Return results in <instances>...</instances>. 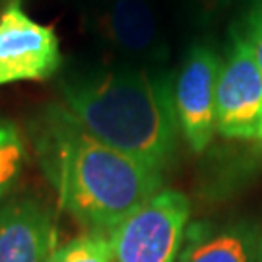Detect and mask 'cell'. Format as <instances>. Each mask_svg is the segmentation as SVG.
Returning a JSON list of instances; mask_svg holds the SVG:
<instances>
[{
    "instance_id": "1",
    "label": "cell",
    "mask_w": 262,
    "mask_h": 262,
    "mask_svg": "<svg viewBox=\"0 0 262 262\" xmlns=\"http://www.w3.org/2000/svg\"><path fill=\"white\" fill-rule=\"evenodd\" d=\"M37 154L60 206L88 233L109 235L163 188V173L115 150L51 107L37 122Z\"/></svg>"
},
{
    "instance_id": "2",
    "label": "cell",
    "mask_w": 262,
    "mask_h": 262,
    "mask_svg": "<svg viewBox=\"0 0 262 262\" xmlns=\"http://www.w3.org/2000/svg\"><path fill=\"white\" fill-rule=\"evenodd\" d=\"M64 109L88 134L142 163L165 171L177 151L173 85L144 66L64 78Z\"/></svg>"
},
{
    "instance_id": "3",
    "label": "cell",
    "mask_w": 262,
    "mask_h": 262,
    "mask_svg": "<svg viewBox=\"0 0 262 262\" xmlns=\"http://www.w3.org/2000/svg\"><path fill=\"white\" fill-rule=\"evenodd\" d=\"M188 217V198L161 188L109 233L115 262H177Z\"/></svg>"
},
{
    "instance_id": "4",
    "label": "cell",
    "mask_w": 262,
    "mask_h": 262,
    "mask_svg": "<svg viewBox=\"0 0 262 262\" xmlns=\"http://www.w3.org/2000/svg\"><path fill=\"white\" fill-rule=\"evenodd\" d=\"M215 130L227 138L262 140V72L243 31L220 66L215 88Z\"/></svg>"
},
{
    "instance_id": "5",
    "label": "cell",
    "mask_w": 262,
    "mask_h": 262,
    "mask_svg": "<svg viewBox=\"0 0 262 262\" xmlns=\"http://www.w3.org/2000/svg\"><path fill=\"white\" fill-rule=\"evenodd\" d=\"M62 62L55 29L28 16L19 0L0 10V85L41 82Z\"/></svg>"
},
{
    "instance_id": "6",
    "label": "cell",
    "mask_w": 262,
    "mask_h": 262,
    "mask_svg": "<svg viewBox=\"0 0 262 262\" xmlns=\"http://www.w3.org/2000/svg\"><path fill=\"white\" fill-rule=\"evenodd\" d=\"M220 66V56L212 47H192L185 56L173 84L179 130L190 150L196 154L206 150L214 138Z\"/></svg>"
},
{
    "instance_id": "7",
    "label": "cell",
    "mask_w": 262,
    "mask_h": 262,
    "mask_svg": "<svg viewBox=\"0 0 262 262\" xmlns=\"http://www.w3.org/2000/svg\"><path fill=\"white\" fill-rule=\"evenodd\" d=\"M97 35L119 55L140 62H163V43L158 16L148 0H103L95 14Z\"/></svg>"
},
{
    "instance_id": "8",
    "label": "cell",
    "mask_w": 262,
    "mask_h": 262,
    "mask_svg": "<svg viewBox=\"0 0 262 262\" xmlns=\"http://www.w3.org/2000/svg\"><path fill=\"white\" fill-rule=\"evenodd\" d=\"M56 247L55 217L41 200L0 204V262H49Z\"/></svg>"
},
{
    "instance_id": "9",
    "label": "cell",
    "mask_w": 262,
    "mask_h": 262,
    "mask_svg": "<svg viewBox=\"0 0 262 262\" xmlns=\"http://www.w3.org/2000/svg\"><path fill=\"white\" fill-rule=\"evenodd\" d=\"M258 241L247 224H198L185 235L177 262H258Z\"/></svg>"
},
{
    "instance_id": "10",
    "label": "cell",
    "mask_w": 262,
    "mask_h": 262,
    "mask_svg": "<svg viewBox=\"0 0 262 262\" xmlns=\"http://www.w3.org/2000/svg\"><path fill=\"white\" fill-rule=\"evenodd\" d=\"M26 159L24 138L16 124L0 121V200L10 192L18 181Z\"/></svg>"
},
{
    "instance_id": "11",
    "label": "cell",
    "mask_w": 262,
    "mask_h": 262,
    "mask_svg": "<svg viewBox=\"0 0 262 262\" xmlns=\"http://www.w3.org/2000/svg\"><path fill=\"white\" fill-rule=\"evenodd\" d=\"M49 262H115L109 235L88 233L56 247Z\"/></svg>"
},
{
    "instance_id": "12",
    "label": "cell",
    "mask_w": 262,
    "mask_h": 262,
    "mask_svg": "<svg viewBox=\"0 0 262 262\" xmlns=\"http://www.w3.org/2000/svg\"><path fill=\"white\" fill-rule=\"evenodd\" d=\"M241 31L253 49L256 64L262 72V0H249Z\"/></svg>"
},
{
    "instance_id": "13",
    "label": "cell",
    "mask_w": 262,
    "mask_h": 262,
    "mask_svg": "<svg viewBox=\"0 0 262 262\" xmlns=\"http://www.w3.org/2000/svg\"><path fill=\"white\" fill-rule=\"evenodd\" d=\"M196 2L200 4V8L204 10V12H215V10L225 8L231 0H196Z\"/></svg>"
},
{
    "instance_id": "14",
    "label": "cell",
    "mask_w": 262,
    "mask_h": 262,
    "mask_svg": "<svg viewBox=\"0 0 262 262\" xmlns=\"http://www.w3.org/2000/svg\"><path fill=\"white\" fill-rule=\"evenodd\" d=\"M258 262H262V235H260V241H258Z\"/></svg>"
},
{
    "instance_id": "15",
    "label": "cell",
    "mask_w": 262,
    "mask_h": 262,
    "mask_svg": "<svg viewBox=\"0 0 262 262\" xmlns=\"http://www.w3.org/2000/svg\"><path fill=\"white\" fill-rule=\"evenodd\" d=\"M8 2H10V0H0V6H6Z\"/></svg>"
}]
</instances>
